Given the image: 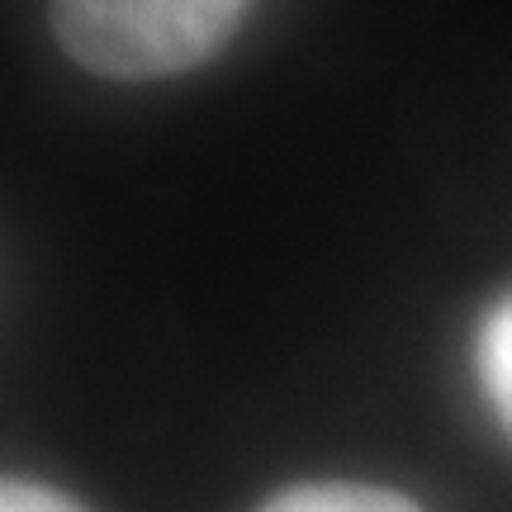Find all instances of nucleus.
Returning <instances> with one entry per match:
<instances>
[{
  "label": "nucleus",
  "mask_w": 512,
  "mask_h": 512,
  "mask_svg": "<svg viewBox=\"0 0 512 512\" xmlns=\"http://www.w3.org/2000/svg\"><path fill=\"white\" fill-rule=\"evenodd\" d=\"M475 375L498 422L512 432V294L498 304L475 337Z\"/></svg>",
  "instance_id": "3"
},
{
  "label": "nucleus",
  "mask_w": 512,
  "mask_h": 512,
  "mask_svg": "<svg viewBox=\"0 0 512 512\" xmlns=\"http://www.w3.org/2000/svg\"><path fill=\"white\" fill-rule=\"evenodd\" d=\"M256 0H53L62 53L95 76L152 81L200 67Z\"/></svg>",
  "instance_id": "1"
},
{
  "label": "nucleus",
  "mask_w": 512,
  "mask_h": 512,
  "mask_svg": "<svg viewBox=\"0 0 512 512\" xmlns=\"http://www.w3.org/2000/svg\"><path fill=\"white\" fill-rule=\"evenodd\" d=\"M0 512H86L76 498L57 494L48 484H34V479H5L0 489Z\"/></svg>",
  "instance_id": "4"
},
{
  "label": "nucleus",
  "mask_w": 512,
  "mask_h": 512,
  "mask_svg": "<svg viewBox=\"0 0 512 512\" xmlns=\"http://www.w3.org/2000/svg\"><path fill=\"white\" fill-rule=\"evenodd\" d=\"M256 512H422L394 489L375 484H294Z\"/></svg>",
  "instance_id": "2"
}]
</instances>
